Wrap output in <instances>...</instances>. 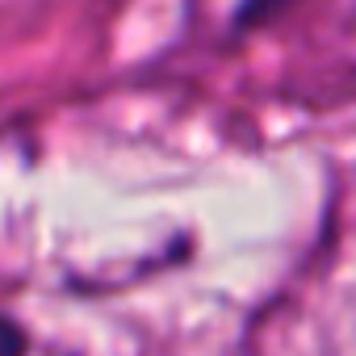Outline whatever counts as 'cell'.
<instances>
[{
  "label": "cell",
  "instance_id": "1",
  "mask_svg": "<svg viewBox=\"0 0 356 356\" xmlns=\"http://www.w3.org/2000/svg\"><path fill=\"white\" fill-rule=\"evenodd\" d=\"M285 5H289V0H239V17H235V26H239V30L260 26V22H268V17H277Z\"/></svg>",
  "mask_w": 356,
  "mask_h": 356
},
{
  "label": "cell",
  "instance_id": "2",
  "mask_svg": "<svg viewBox=\"0 0 356 356\" xmlns=\"http://www.w3.org/2000/svg\"><path fill=\"white\" fill-rule=\"evenodd\" d=\"M0 356H26V331L9 314H0Z\"/></svg>",
  "mask_w": 356,
  "mask_h": 356
}]
</instances>
